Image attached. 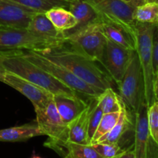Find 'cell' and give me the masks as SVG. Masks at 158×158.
Segmentation results:
<instances>
[{
  "label": "cell",
  "instance_id": "6da1fadb",
  "mask_svg": "<svg viewBox=\"0 0 158 158\" xmlns=\"http://www.w3.org/2000/svg\"><path fill=\"white\" fill-rule=\"evenodd\" d=\"M35 52L56 64L64 66L100 92L107 88H114V81L106 71L97 65V62L74 48L66 40L56 47Z\"/></svg>",
  "mask_w": 158,
  "mask_h": 158
},
{
  "label": "cell",
  "instance_id": "7a4b0ae2",
  "mask_svg": "<svg viewBox=\"0 0 158 158\" xmlns=\"http://www.w3.org/2000/svg\"><path fill=\"white\" fill-rule=\"evenodd\" d=\"M22 51L0 53V62L6 71L26 79L28 81L49 91L54 96L79 97L75 91L23 56Z\"/></svg>",
  "mask_w": 158,
  "mask_h": 158
},
{
  "label": "cell",
  "instance_id": "3957f363",
  "mask_svg": "<svg viewBox=\"0 0 158 158\" xmlns=\"http://www.w3.org/2000/svg\"><path fill=\"white\" fill-rule=\"evenodd\" d=\"M35 122L42 135L48 137L44 146L55 151L63 158L66 156V143L69 140V126L59 114L53 97L42 106L35 107Z\"/></svg>",
  "mask_w": 158,
  "mask_h": 158
},
{
  "label": "cell",
  "instance_id": "277c9868",
  "mask_svg": "<svg viewBox=\"0 0 158 158\" xmlns=\"http://www.w3.org/2000/svg\"><path fill=\"white\" fill-rule=\"evenodd\" d=\"M154 25L136 23V52L143 71L145 87V102L150 106L154 101V73L153 68L152 35Z\"/></svg>",
  "mask_w": 158,
  "mask_h": 158
},
{
  "label": "cell",
  "instance_id": "5b68a950",
  "mask_svg": "<svg viewBox=\"0 0 158 158\" xmlns=\"http://www.w3.org/2000/svg\"><path fill=\"white\" fill-rule=\"evenodd\" d=\"M117 86L123 103L131 113L135 114L140 106L146 103L143 71L136 51Z\"/></svg>",
  "mask_w": 158,
  "mask_h": 158
},
{
  "label": "cell",
  "instance_id": "8992f818",
  "mask_svg": "<svg viewBox=\"0 0 158 158\" xmlns=\"http://www.w3.org/2000/svg\"><path fill=\"white\" fill-rule=\"evenodd\" d=\"M65 40L37 36L27 29L0 28V53L21 50H46L60 46Z\"/></svg>",
  "mask_w": 158,
  "mask_h": 158
},
{
  "label": "cell",
  "instance_id": "52a82bcc",
  "mask_svg": "<svg viewBox=\"0 0 158 158\" xmlns=\"http://www.w3.org/2000/svg\"><path fill=\"white\" fill-rule=\"evenodd\" d=\"M22 54L32 63L41 67L59 81L75 91L78 95L81 94L83 97L93 98L97 97L102 93L89 86L64 66L50 61L35 51L23 50Z\"/></svg>",
  "mask_w": 158,
  "mask_h": 158
},
{
  "label": "cell",
  "instance_id": "ba28073f",
  "mask_svg": "<svg viewBox=\"0 0 158 158\" xmlns=\"http://www.w3.org/2000/svg\"><path fill=\"white\" fill-rule=\"evenodd\" d=\"M97 12L101 20L120 26L136 38V8L123 0H85Z\"/></svg>",
  "mask_w": 158,
  "mask_h": 158
},
{
  "label": "cell",
  "instance_id": "9c48e42d",
  "mask_svg": "<svg viewBox=\"0 0 158 158\" xmlns=\"http://www.w3.org/2000/svg\"><path fill=\"white\" fill-rule=\"evenodd\" d=\"M65 40L74 48L100 63L106 38L102 31L100 18L83 29L71 33Z\"/></svg>",
  "mask_w": 158,
  "mask_h": 158
},
{
  "label": "cell",
  "instance_id": "30bf717a",
  "mask_svg": "<svg viewBox=\"0 0 158 158\" xmlns=\"http://www.w3.org/2000/svg\"><path fill=\"white\" fill-rule=\"evenodd\" d=\"M148 105L143 103L135 114L134 150L136 158H158V143L151 137L148 123Z\"/></svg>",
  "mask_w": 158,
  "mask_h": 158
},
{
  "label": "cell",
  "instance_id": "8fae6325",
  "mask_svg": "<svg viewBox=\"0 0 158 158\" xmlns=\"http://www.w3.org/2000/svg\"><path fill=\"white\" fill-rule=\"evenodd\" d=\"M135 51L123 48L106 40L100 64L117 84L123 78Z\"/></svg>",
  "mask_w": 158,
  "mask_h": 158
},
{
  "label": "cell",
  "instance_id": "7c38bea8",
  "mask_svg": "<svg viewBox=\"0 0 158 158\" xmlns=\"http://www.w3.org/2000/svg\"><path fill=\"white\" fill-rule=\"evenodd\" d=\"M35 13L11 0H0V28L26 29Z\"/></svg>",
  "mask_w": 158,
  "mask_h": 158
},
{
  "label": "cell",
  "instance_id": "4fadbf2b",
  "mask_svg": "<svg viewBox=\"0 0 158 158\" xmlns=\"http://www.w3.org/2000/svg\"><path fill=\"white\" fill-rule=\"evenodd\" d=\"M2 83L9 85L25 96L30 100L34 108L43 106L54 97L49 91L8 71H6Z\"/></svg>",
  "mask_w": 158,
  "mask_h": 158
},
{
  "label": "cell",
  "instance_id": "5bb4252c",
  "mask_svg": "<svg viewBox=\"0 0 158 158\" xmlns=\"http://www.w3.org/2000/svg\"><path fill=\"white\" fill-rule=\"evenodd\" d=\"M95 99L96 97L89 98L87 106L83 112L68 124L69 142L80 144H89L88 139V124L90 112L95 103Z\"/></svg>",
  "mask_w": 158,
  "mask_h": 158
},
{
  "label": "cell",
  "instance_id": "9a60e30c",
  "mask_svg": "<svg viewBox=\"0 0 158 158\" xmlns=\"http://www.w3.org/2000/svg\"><path fill=\"white\" fill-rule=\"evenodd\" d=\"M53 100L62 120L69 124L77 116L81 114L88 103L80 97L54 96Z\"/></svg>",
  "mask_w": 158,
  "mask_h": 158
},
{
  "label": "cell",
  "instance_id": "2e32d148",
  "mask_svg": "<svg viewBox=\"0 0 158 158\" xmlns=\"http://www.w3.org/2000/svg\"><path fill=\"white\" fill-rule=\"evenodd\" d=\"M69 10L74 15L77 22L75 27L63 32L64 38L73 32L83 29L87 25L98 20L99 16L95 9L85 0H73L69 2Z\"/></svg>",
  "mask_w": 158,
  "mask_h": 158
},
{
  "label": "cell",
  "instance_id": "e0dca14e",
  "mask_svg": "<svg viewBox=\"0 0 158 158\" xmlns=\"http://www.w3.org/2000/svg\"><path fill=\"white\" fill-rule=\"evenodd\" d=\"M26 29L31 33L43 38L57 40H65L63 34L56 29L43 12L35 13L29 21Z\"/></svg>",
  "mask_w": 158,
  "mask_h": 158
},
{
  "label": "cell",
  "instance_id": "ac0fdd59",
  "mask_svg": "<svg viewBox=\"0 0 158 158\" xmlns=\"http://www.w3.org/2000/svg\"><path fill=\"white\" fill-rule=\"evenodd\" d=\"M101 29L106 40L131 50H136V38L120 26L100 19Z\"/></svg>",
  "mask_w": 158,
  "mask_h": 158
},
{
  "label": "cell",
  "instance_id": "d6986e66",
  "mask_svg": "<svg viewBox=\"0 0 158 158\" xmlns=\"http://www.w3.org/2000/svg\"><path fill=\"white\" fill-rule=\"evenodd\" d=\"M42 134L35 123H26L22 126L0 130L1 142L25 141L32 137L41 136Z\"/></svg>",
  "mask_w": 158,
  "mask_h": 158
},
{
  "label": "cell",
  "instance_id": "ffe728a7",
  "mask_svg": "<svg viewBox=\"0 0 158 158\" xmlns=\"http://www.w3.org/2000/svg\"><path fill=\"white\" fill-rule=\"evenodd\" d=\"M45 14L56 29L63 34L66 31L73 29L77 24L74 15L69 9L65 8H53L45 12Z\"/></svg>",
  "mask_w": 158,
  "mask_h": 158
},
{
  "label": "cell",
  "instance_id": "44dd1931",
  "mask_svg": "<svg viewBox=\"0 0 158 158\" xmlns=\"http://www.w3.org/2000/svg\"><path fill=\"white\" fill-rule=\"evenodd\" d=\"M97 104L101 108L103 114L117 112L121 110L123 103L120 96L114 91V88L104 89L97 97Z\"/></svg>",
  "mask_w": 158,
  "mask_h": 158
},
{
  "label": "cell",
  "instance_id": "7402d4cb",
  "mask_svg": "<svg viewBox=\"0 0 158 158\" xmlns=\"http://www.w3.org/2000/svg\"><path fill=\"white\" fill-rule=\"evenodd\" d=\"M35 12H46L49 9L62 7L69 9V2L66 0H11Z\"/></svg>",
  "mask_w": 158,
  "mask_h": 158
},
{
  "label": "cell",
  "instance_id": "603a6c76",
  "mask_svg": "<svg viewBox=\"0 0 158 158\" xmlns=\"http://www.w3.org/2000/svg\"><path fill=\"white\" fill-rule=\"evenodd\" d=\"M134 19L137 23L158 25V3L146 2L135 9Z\"/></svg>",
  "mask_w": 158,
  "mask_h": 158
},
{
  "label": "cell",
  "instance_id": "cb8c5ba5",
  "mask_svg": "<svg viewBox=\"0 0 158 158\" xmlns=\"http://www.w3.org/2000/svg\"><path fill=\"white\" fill-rule=\"evenodd\" d=\"M66 149V154L63 158H104L91 144H80L68 141Z\"/></svg>",
  "mask_w": 158,
  "mask_h": 158
},
{
  "label": "cell",
  "instance_id": "d4e9b609",
  "mask_svg": "<svg viewBox=\"0 0 158 158\" xmlns=\"http://www.w3.org/2000/svg\"><path fill=\"white\" fill-rule=\"evenodd\" d=\"M120 113H121V110L117 111V112L109 113V114H103L100 124H99L98 127L94 134V137L91 140L90 144L96 143L100 137L104 136L105 134H107L109 131L112 130V128L115 126L117 122L118 121Z\"/></svg>",
  "mask_w": 158,
  "mask_h": 158
},
{
  "label": "cell",
  "instance_id": "484cf974",
  "mask_svg": "<svg viewBox=\"0 0 158 158\" xmlns=\"http://www.w3.org/2000/svg\"><path fill=\"white\" fill-rule=\"evenodd\" d=\"M93 148L104 158H114L124 151L120 145L115 143L97 142L91 144Z\"/></svg>",
  "mask_w": 158,
  "mask_h": 158
},
{
  "label": "cell",
  "instance_id": "4316f807",
  "mask_svg": "<svg viewBox=\"0 0 158 158\" xmlns=\"http://www.w3.org/2000/svg\"><path fill=\"white\" fill-rule=\"evenodd\" d=\"M148 123L151 137L158 143V100H155L148 106Z\"/></svg>",
  "mask_w": 158,
  "mask_h": 158
},
{
  "label": "cell",
  "instance_id": "83f0119b",
  "mask_svg": "<svg viewBox=\"0 0 158 158\" xmlns=\"http://www.w3.org/2000/svg\"><path fill=\"white\" fill-rule=\"evenodd\" d=\"M103 115V113L102 111L101 108L97 104V97L95 99V103L92 108V110L90 112L89 118V124H88V139H89V144L94 137V134L98 127L99 124L100 123L102 117Z\"/></svg>",
  "mask_w": 158,
  "mask_h": 158
},
{
  "label": "cell",
  "instance_id": "f1b7e54d",
  "mask_svg": "<svg viewBox=\"0 0 158 158\" xmlns=\"http://www.w3.org/2000/svg\"><path fill=\"white\" fill-rule=\"evenodd\" d=\"M152 52H153V68L154 76L158 69V25L154 26L152 35Z\"/></svg>",
  "mask_w": 158,
  "mask_h": 158
},
{
  "label": "cell",
  "instance_id": "f546056e",
  "mask_svg": "<svg viewBox=\"0 0 158 158\" xmlns=\"http://www.w3.org/2000/svg\"><path fill=\"white\" fill-rule=\"evenodd\" d=\"M114 158H136L135 157V153H134V147L129 148V149L123 151L121 154H118Z\"/></svg>",
  "mask_w": 158,
  "mask_h": 158
},
{
  "label": "cell",
  "instance_id": "4dcf8cb0",
  "mask_svg": "<svg viewBox=\"0 0 158 158\" xmlns=\"http://www.w3.org/2000/svg\"><path fill=\"white\" fill-rule=\"evenodd\" d=\"M123 1L134 8H137L146 3V0H123Z\"/></svg>",
  "mask_w": 158,
  "mask_h": 158
},
{
  "label": "cell",
  "instance_id": "1f68e13d",
  "mask_svg": "<svg viewBox=\"0 0 158 158\" xmlns=\"http://www.w3.org/2000/svg\"><path fill=\"white\" fill-rule=\"evenodd\" d=\"M154 93L155 100H158V69L154 77Z\"/></svg>",
  "mask_w": 158,
  "mask_h": 158
},
{
  "label": "cell",
  "instance_id": "d6a6232c",
  "mask_svg": "<svg viewBox=\"0 0 158 158\" xmlns=\"http://www.w3.org/2000/svg\"><path fill=\"white\" fill-rule=\"evenodd\" d=\"M6 73V70L4 68V66H2V64L0 62V81L3 82V80H4L5 75Z\"/></svg>",
  "mask_w": 158,
  "mask_h": 158
},
{
  "label": "cell",
  "instance_id": "836d02e7",
  "mask_svg": "<svg viewBox=\"0 0 158 158\" xmlns=\"http://www.w3.org/2000/svg\"><path fill=\"white\" fill-rule=\"evenodd\" d=\"M146 2H155V3H158V0H146Z\"/></svg>",
  "mask_w": 158,
  "mask_h": 158
},
{
  "label": "cell",
  "instance_id": "e575fe53",
  "mask_svg": "<svg viewBox=\"0 0 158 158\" xmlns=\"http://www.w3.org/2000/svg\"><path fill=\"white\" fill-rule=\"evenodd\" d=\"M30 158H42V157H39V156H36V155H33L32 157H30Z\"/></svg>",
  "mask_w": 158,
  "mask_h": 158
},
{
  "label": "cell",
  "instance_id": "d590c367",
  "mask_svg": "<svg viewBox=\"0 0 158 158\" xmlns=\"http://www.w3.org/2000/svg\"><path fill=\"white\" fill-rule=\"evenodd\" d=\"M66 1H68V2H71V1H73V0H66Z\"/></svg>",
  "mask_w": 158,
  "mask_h": 158
}]
</instances>
